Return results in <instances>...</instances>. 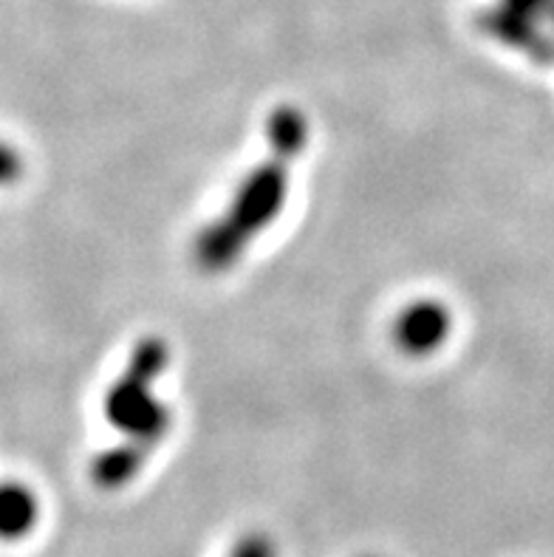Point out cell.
Instances as JSON below:
<instances>
[{"label":"cell","mask_w":554,"mask_h":557,"mask_svg":"<svg viewBox=\"0 0 554 557\" xmlns=\"http://www.w3.org/2000/svg\"><path fill=\"white\" fill-rule=\"evenodd\" d=\"M21 173H23L21 153L0 141V187H3V184L17 182V178H21Z\"/></svg>","instance_id":"9c48e42d"},{"label":"cell","mask_w":554,"mask_h":557,"mask_svg":"<svg viewBox=\"0 0 554 557\" xmlns=\"http://www.w3.org/2000/svg\"><path fill=\"white\" fill-rule=\"evenodd\" d=\"M368 557H379V555H368Z\"/></svg>","instance_id":"30bf717a"},{"label":"cell","mask_w":554,"mask_h":557,"mask_svg":"<svg viewBox=\"0 0 554 557\" xmlns=\"http://www.w3.org/2000/svg\"><path fill=\"white\" fill-rule=\"evenodd\" d=\"M153 447L134 442V438H125L122 445L108 447L91 461V481L99 490L113 493V490L127 487L136 475L145 470Z\"/></svg>","instance_id":"5b68a950"},{"label":"cell","mask_w":554,"mask_h":557,"mask_svg":"<svg viewBox=\"0 0 554 557\" xmlns=\"http://www.w3.org/2000/svg\"><path fill=\"white\" fill-rule=\"evenodd\" d=\"M269 150L297 159L309 145V116L297 106H278L267 122Z\"/></svg>","instance_id":"52a82bcc"},{"label":"cell","mask_w":554,"mask_h":557,"mask_svg":"<svg viewBox=\"0 0 554 557\" xmlns=\"http://www.w3.org/2000/svg\"><path fill=\"white\" fill-rule=\"evenodd\" d=\"M40 523V502L35 490L21 481L0 484V541L17 544L26 541Z\"/></svg>","instance_id":"8992f818"},{"label":"cell","mask_w":554,"mask_h":557,"mask_svg":"<svg viewBox=\"0 0 554 557\" xmlns=\"http://www.w3.org/2000/svg\"><path fill=\"white\" fill-rule=\"evenodd\" d=\"M246 249H249V240L224 215H218V219L207 221L201 226V233L196 235L193 258H196V263L204 272L221 275V272H230L232 267H238Z\"/></svg>","instance_id":"277c9868"},{"label":"cell","mask_w":554,"mask_h":557,"mask_svg":"<svg viewBox=\"0 0 554 557\" xmlns=\"http://www.w3.org/2000/svg\"><path fill=\"white\" fill-rule=\"evenodd\" d=\"M168 362L170 348L164 339H139L125 371L113 380L106 394V403H102V413H106L113 431L153 447V450L168 436L170 424H173L170 405L153 394L156 380L164 374Z\"/></svg>","instance_id":"6da1fadb"},{"label":"cell","mask_w":554,"mask_h":557,"mask_svg":"<svg viewBox=\"0 0 554 557\" xmlns=\"http://www.w3.org/2000/svg\"><path fill=\"white\" fill-rule=\"evenodd\" d=\"M453 332V311L439 297H419L393 320V343L407 357L439 351Z\"/></svg>","instance_id":"3957f363"},{"label":"cell","mask_w":554,"mask_h":557,"mask_svg":"<svg viewBox=\"0 0 554 557\" xmlns=\"http://www.w3.org/2000/svg\"><path fill=\"white\" fill-rule=\"evenodd\" d=\"M288 162H295V159H288L278 150H269L267 162H260L258 168L249 170L244 182L238 184L235 196H232L224 219L246 240L258 238L283 212L288 196Z\"/></svg>","instance_id":"7a4b0ae2"},{"label":"cell","mask_w":554,"mask_h":557,"mask_svg":"<svg viewBox=\"0 0 554 557\" xmlns=\"http://www.w3.org/2000/svg\"><path fill=\"white\" fill-rule=\"evenodd\" d=\"M226 557H278V544L269 532L249 530L235 541Z\"/></svg>","instance_id":"ba28073f"}]
</instances>
